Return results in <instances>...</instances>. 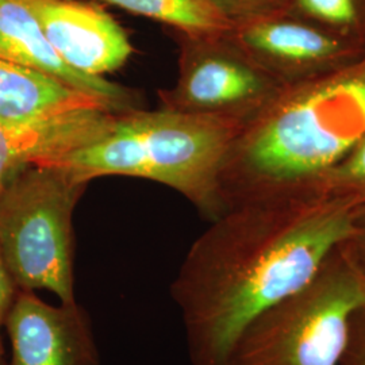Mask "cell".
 Returning <instances> with one entry per match:
<instances>
[{
  "label": "cell",
  "instance_id": "obj_19",
  "mask_svg": "<svg viewBox=\"0 0 365 365\" xmlns=\"http://www.w3.org/2000/svg\"><path fill=\"white\" fill-rule=\"evenodd\" d=\"M18 291L19 287L16 286L13 274L9 271L0 252V330L1 327H4L6 318L13 307Z\"/></svg>",
  "mask_w": 365,
  "mask_h": 365
},
{
  "label": "cell",
  "instance_id": "obj_5",
  "mask_svg": "<svg viewBox=\"0 0 365 365\" xmlns=\"http://www.w3.org/2000/svg\"><path fill=\"white\" fill-rule=\"evenodd\" d=\"M365 279L334 249L306 286L260 314L237 341L232 365H339Z\"/></svg>",
  "mask_w": 365,
  "mask_h": 365
},
{
  "label": "cell",
  "instance_id": "obj_2",
  "mask_svg": "<svg viewBox=\"0 0 365 365\" xmlns=\"http://www.w3.org/2000/svg\"><path fill=\"white\" fill-rule=\"evenodd\" d=\"M365 133V58L292 87L238 131L220 178L225 210L318 187ZM321 195V194H319Z\"/></svg>",
  "mask_w": 365,
  "mask_h": 365
},
{
  "label": "cell",
  "instance_id": "obj_14",
  "mask_svg": "<svg viewBox=\"0 0 365 365\" xmlns=\"http://www.w3.org/2000/svg\"><path fill=\"white\" fill-rule=\"evenodd\" d=\"M283 13L365 45V0H288Z\"/></svg>",
  "mask_w": 365,
  "mask_h": 365
},
{
  "label": "cell",
  "instance_id": "obj_9",
  "mask_svg": "<svg viewBox=\"0 0 365 365\" xmlns=\"http://www.w3.org/2000/svg\"><path fill=\"white\" fill-rule=\"evenodd\" d=\"M53 49L68 66L103 76L125 66L133 53L128 33L102 7L78 0H21Z\"/></svg>",
  "mask_w": 365,
  "mask_h": 365
},
{
  "label": "cell",
  "instance_id": "obj_11",
  "mask_svg": "<svg viewBox=\"0 0 365 365\" xmlns=\"http://www.w3.org/2000/svg\"><path fill=\"white\" fill-rule=\"evenodd\" d=\"M0 58L58 78L78 91L102 99L115 113L138 108L134 90L68 66L21 0H0Z\"/></svg>",
  "mask_w": 365,
  "mask_h": 365
},
{
  "label": "cell",
  "instance_id": "obj_1",
  "mask_svg": "<svg viewBox=\"0 0 365 365\" xmlns=\"http://www.w3.org/2000/svg\"><path fill=\"white\" fill-rule=\"evenodd\" d=\"M356 203L276 196L235 205L211 221L170 286L191 365H232L249 324L306 287L345 240Z\"/></svg>",
  "mask_w": 365,
  "mask_h": 365
},
{
  "label": "cell",
  "instance_id": "obj_20",
  "mask_svg": "<svg viewBox=\"0 0 365 365\" xmlns=\"http://www.w3.org/2000/svg\"><path fill=\"white\" fill-rule=\"evenodd\" d=\"M0 365H7L6 364V360H4V349H3L1 341H0Z\"/></svg>",
  "mask_w": 365,
  "mask_h": 365
},
{
  "label": "cell",
  "instance_id": "obj_3",
  "mask_svg": "<svg viewBox=\"0 0 365 365\" xmlns=\"http://www.w3.org/2000/svg\"><path fill=\"white\" fill-rule=\"evenodd\" d=\"M242 125L200 114L140 108L118 114L96 143L54 160L81 182L123 175L163 182L214 221L225 211L220 178Z\"/></svg>",
  "mask_w": 365,
  "mask_h": 365
},
{
  "label": "cell",
  "instance_id": "obj_17",
  "mask_svg": "<svg viewBox=\"0 0 365 365\" xmlns=\"http://www.w3.org/2000/svg\"><path fill=\"white\" fill-rule=\"evenodd\" d=\"M339 249L353 269L365 279V199L354 205L349 232Z\"/></svg>",
  "mask_w": 365,
  "mask_h": 365
},
{
  "label": "cell",
  "instance_id": "obj_4",
  "mask_svg": "<svg viewBox=\"0 0 365 365\" xmlns=\"http://www.w3.org/2000/svg\"><path fill=\"white\" fill-rule=\"evenodd\" d=\"M88 182L52 164L16 170L0 191V252L21 289L76 302L73 212Z\"/></svg>",
  "mask_w": 365,
  "mask_h": 365
},
{
  "label": "cell",
  "instance_id": "obj_8",
  "mask_svg": "<svg viewBox=\"0 0 365 365\" xmlns=\"http://www.w3.org/2000/svg\"><path fill=\"white\" fill-rule=\"evenodd\" d=\"M4 327L9 365H101L91 318L78 302L53 306L19 288Z\"/></svg>",
  "mask_w": 365,
  "mask_h": 365
},
{
  "label": "cell",
  "instance_id": "obj_7",
  "mask_svg": "<svg viewBox=\"0 0 365 365\" xmlns=\"http://www.w3.org/2000/svg\"><path fill=\"white\" fill-rule=\"evenodd\" d=\"M235 42L283 87L325 78L365 58V45L288 14L233 25Z\"/></svg>",
  "mask_w": 365,
  "mask_h": 365
},
{
  "label": "cell",
  "instance_id": "obj_13",
  "mask_svg": "<svg viewBox=\"0 0 365 365\" xmlns=\"http://www.w3.org/2000/svg\"><path fill=\"white\" fill-rule=\"evenodd\" d=\"M150 18L182 33H218L232 29L207 0H99Z\"/></svg>",
  "mask_w": 365,
  "mask_h": 365
},
{
  "label": "cell",
  "instance_id": "obj_6",
  "mask_svg": "<svg viewBox=\"0 0 365 365\" xmlns=\"http://www.w3.org/2000/svg\"><path fill=\"white\" fill-rule=\"evenodd\" d=\"M229 30L176 31L179 75L173 87L158 91L161 108L223 118L244 126L283 91Z\"/></svg>",
  "mask_w": 365,
  "mask_h": 365
},
{
  "label": "cell",
  "instance_id": "obj_18",
  "mask_svg": "<svg viewBox=\"0 0 365 365\" xmlns=\"http://www.w3.org/2000/svg\"><path fill=\"white\" fill-rule=\"evenodd\" d=\"M339 365H365V303L351 315L346 344Z\"/></svg>",
  "mask_w": 365,
  "mask_h": 365
},
{
  "label": "cell",
  "instance_id": "obj_12",
  "mask_svg": "<svg viewBox=\"0 0 365 365\" xmlns=\"http://www.w3.org/2000/svg\"><path fill=\"white\" fill-rule=\"evenodd\" d=\"M88 108L114 111L102 99L58 78L0 58V122H27Z\"/></svg>",
  "mask_w": 365,
  "mask_h": 365
},
{
  "label": "cell",
  "instance_id": "obj_16",
  "mask_svg": "<svg viewBox=\"0 0 365 365\" xmlns=\"http://www.w3.org/2000/svg\"><path fill=\"white\" fill-rule=\"evenodd\" d=\"M222 16L233 25L282 13L288 0H207Z\"/></svg>",
  "mask_w": 365,
  "mask_h": 365
},
{
  "label": "cell",
  "instance_id": "obj_10",
  "mask_svg": "<svg viewBox=\"0 0 365 365\" xmlns=\"http://www.w3.org/2000/svg\"><path fill=\"white\" fill-rule=\"evenodd\" d=\"M118 114L88 108L27 122H0V191L16 170L49 164L96 143L113 129Z\"/></svg>",
  "mask_w": 365,
  "mask_h": 365
},
{
  "label": "cell",
  "instance_id": "obj_15",
  "mask_svg": "<svg viewBox=\"0 0 365 365\" xmlns=\"http://www.w3.org/2000/svg\"><path fill=\"white\" fill-rule=\"evenodd\" d=\"M318 192L331 197L365 199V133L348 155L327 172L319 182Z\"/></svg>",
  "mask_w": 365,
  "mask_h": 365
}]
</instances>
